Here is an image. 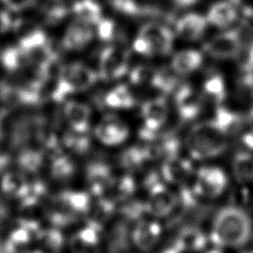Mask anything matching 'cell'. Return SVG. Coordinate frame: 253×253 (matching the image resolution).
Returning a JSON list of instances; mask_svg holds the SVG:
<instances>
[{
  "instance_id": "obj_6",
  "label": "cell",
  "mask_w": 253,
  "mask_h": 253,
  "mask_svg": "<svg viewBox=\"0 0 253 253\" xmlns=\"http://www.w3.org/2000/svg\"><path fill=\"white\" fill-rule=\"evenodd\" d=\"M142 127L139 136L143 140L152 141L159 134L169 116V106L163 97H157L145 101L140 109Z\"/></svg>"
},
{
  "instance_id": "obj_46",
  "label": "cell",
  "mask_w": 253,
  "mask_h": 253,
  "mask_svg": "<svg viewBox=\"0 0 253 253\" xmlns=\"http://www.w3.org/2000/svg\"><path fill=\"white\" fill-rule=\"evenodd\" d=\"M157 253H182V252H181L180 249L176 246V244L173 243L171 246H168V247L162 249L161 251H159V252H157Z\"/></svg>"
},
{
  "instance_id": "obj_16",
  "label": "cell",
  "mask_w": 253,
  "mask_h": 253,
  "mask_svg": "<svg viewBox=\"0 0 253 253\" xmlns=\"http://www.w3.org/2000/svg\"><path fill=\"white\" fill-rule=\"evenodd\" d=\"M86 184L89 194L95 197L104 196L114 178L111 167L104 161H93L86 167Z\"/></svg>"
},
{
  "instance_id": "obj_4",
  "label": "cell",
  "mask_w": 253,
  "mask_h": 253,
  "mask_svg": "<svg viewBox=\"0 0 253 253\" xmlns=\"http://www.w3.org/2000/svg\"><path fill=\"white\" fill-rule=\"evenodd\" d=\"M20 45L25 49L31 65L35 66L42 76H45L56 59L47 37L42 31H35L25 36Z\"/></svg>"
},
{
  "instance_id": "obj_10",
  "label": "cell",
  "mask_w": 253,
  "mask_h": 253,
  "mask_svg": "<svg viewBox=\"0 0 253 253\" xmlns=\"http://www.w3.org/2000/svg\"><path fill=\"white\" fill-rule=\"evenodd\" d=\"M137 35L147 42L152 55H166L173 48L174 35L172 31L166 25L157 21L144 24Z\"/></svg>"
},
{
  "instance_id": "obj_32",
  "label": "cell",
  "mask_w": 253,
  "mask_h": 253,
  "mask_svg": "<svg viewBox=\"0 0 253 253\" xmlns=\"http://www.w3.org/2000/svg\"><path fill=\"white\" fill-rule=\"evenodd\" d=\"M75 164L69 156L58 153L52 157L50 174L56 181L70 180L75 174Z\"/></svg>"
},
{
  "instance_id": "obj_14",
  "label": "cell",
  "mask_w": 253,
  "mask_h": 253,
  "mask_svg": "<svg viewBox=\"0 0 253 253\" xmlns=\"http://www.w3.org/2000/svg\"><path fill=\"white\" fill-rule=\"evenodd\" d=\"M94 135L104 145L117 146L127 139L129 128L119 117L108 115L95 126Z\"/></svg>"
},
{
  "instance_id": "obj_41",
  "label": "cell",
  "mask_w": 253,
  "mask_h": 253,
  "mask_svg": "<svg viewBox=\"0 0 253 253\" xmlns=\"http://www.w3.org/2000/svg\"><path fill=\"white\" fill-rule=\"evenodd\" d=\"M10 223V211L6 207L0 206V232L4 231Z\"/></svg>"
},
{
  "instance_id": "obj_15",
  "label": "cell",
  "mask_w": 253,
  "mask_h": 253,
  "mask_svg": "<svg viewBox=\"0 0 253 253\" xmlns=\"http://www.w3.org/2000/svg\"><path fill=\"white\" fill-rule=\"evenodd\" d=\"M159 173L164 182L182 186L194 175L195 171L191 161L178 154L163 160Z\"/></svg>"
},
{
  "instance_id": "obj_30",
  "label": "cell",
  "mask_w": 253,
  "mask_h": 253,
  "mask_svg": "<svg viewBox=\"0 0 253 253\" xmlns=\"http://www.w3.org/2000/svg\"><path fill=\"white\" fill-rule=\"evenodd\" d=\"M232 173L234 178L245 183L253 180V155L247 151L237 152L232 159Z\"/></svg>"
},
{
  "instance_id": "obj_40",
  "label": "cell",
  "mask_w": 253,
  "mask_h": 253,
  "mask_svg": "<svg viewBox=\"0 0 253 253\" xmlns=\"http://www.w3.org/2000/svg\"><path fill=\"white\" fill-rule=\"evenodd\" d=\"M10 10L21 11L28 8L35 0H1Z\"/></svg>"
},
{
  "instance_id": "obj_24",
  "label": "cell",
  "mask_w": 253,
  "mask_h": 253,
  "mask_svg": "<svg viewBox=\"0 0 253 253\" xmlns=\"http://www.w3.org/2000/svg\"><path fill=\"white\" fill-rule=\"evenodd\" d=\"M103 102L109 109L126 110L135 105V98L128 86L119 84L105 94Z\"/></svg>"
},
{
  "instance_id": "obj_25",
  "label": "cell",
  "mask_w": 253,
  "mask_h": 253,
  "mask_svg": "<svg viewBox=\"0 0 253 253\" xmlns=\"http://www.w3.org/2000/svg\"><path fill=\"white\" fill-rule=\"evenodd\" d=\"M217 128L226 136L237 133L243 125L240 115L230 111L225 107L218 106L215 110L214 117L211 120Z\"/></svg>"
},
{
  "instance_id": "obj_38",
  "label": "cell",
  "mask_w": 253,
  "mask_h": 253,
  "mask_svg": "<svg viewBox=\"0 0 253 253\" xmlns=\"http://www.w3.org/2000/svg\"><path fill=\"white\" fill-rule=\"evenodd\" d=\"M156 69L149 65H137L129 72V81L134 85L151 86Z\"/></svg>"
},
{
  "instance_id": "obj_12",
  "label": "cell",
  "mask_w": 253,
  "mask_h": 253,
  "mask_svg": "<svg viewBox=\"0 0 253 253\" xmlns=\"http://www.w3.org/2000/svg\"><path fill=\"white\" fill-rule=\"evenodd\" d=\"M162 226L155 219L141 218L134 223L130 230L131 244L141 252H150L159 243Z\"/></svg>"
},
{
  "instance_id": "obj_34",
  "label": "cell",
  "mask_w": 253,
  "mask_h": 253,
  "mask_svg": "<svg viewBox=\"0 0 253 253\" xmlns=\"http://www.w3.org/2000/svg\"><path fill=\"white\" fill-rule=\"evenodd\" d=\"M17 163L22 171L34 174L41 170L43 164V156L39 150L24 149L18 155Z\"/></svg>"
},
{
  "instance_id": "obj_35",
  "label": "cell",
  "mask_w": 253,
  "mask_h": 253,
  "mask_svg": "<svg viewBox=\"0 0 253 253\" xmlns=\"http://www.w3.org/2000/svg\"><path fill=\"white\" fill-rule=\"evenodd\" d=\"M51 253H58L64 245V237L58 227L42 229L37 237Z\"/></svg>"
},
{
  "instance_id": "obj_45",
  "label": "cell",
  "mask_w": 253,
  "mask_h": 253,
  "mask_svg": "<svg viewBox=\"0 0 253 253\" xmlns=\"http://www.w3.org/2000/svg\"><path fill=\"white\" fill-rule=\"evenodd\" d=\"M173 3L179 7H189L193 4H195L196 2H198L199 0H172Z\"/></svg>"
},
{
  "instance_id": "obj_28",
  "label": "cell",
  "mask_w": 253,
  "mask_h": 253,
  "mask_svg": "<svg viewBox=\"0 0 253 253\" xmlns=\"http://www.w3.org/2000/svg\"><path fill=\"white\" fill-rule=\"evenodd\" d=\"M76 18L81 19L92 26L97 24L104 18L102 8L96 0H77L72 7Z\"/></svg>"
},
{
  "instance_id": "obj_9",
  "label": "cell",
  "mask_w": 253,
  "mask_h": 253,
  "mask_svg": "<svg viewBox=\"0 0 253 253\" xmlns=\"http://www.w3.org/2000/svg\"><path fill=\"white\" fill-rule=\"evenodd\" d=\"M242 47V38L238 31L222 32L205 42L204 51L214 59H231L236 57Z\"/></svg>"
},
{
  "instance_id": "obj_33",
  "label": "cell",
  "mask_w": 253,
  "mask_h": 253,
  "mask_svg": "<svg viewBox=\"0 0 253 253\" xmlns=\"http://www.w3.org/2000/svg\"><path fill=\"white\" fill-rule=\"evenodd\" d=\"M178 74L171 67H162L156 69L151 87L162 93L174 92L178 85Z\"/></svg>"
},
{
  "instance_id": "obj_21",
  "label": "cell",
  "mask_w": 253,
  "mask_h": 253,
  "mask_svg": "<svg viewBox=\"0 0 253 253\" xmlns=\"http://www.w3.org/2000/svg\"><path fill=\"white\" fill-rule=\"evenodd\" d=\"M206 18L211 26L226 29L237 20L238 12L231 2L218 1L211 6Z\"/></svg>"
},
{
  "instance_id": "obj_11",
  "label": "cell",
  "mask_w": 253,
  "mask_h": 253,
  "mask_svg": "<svg viewBox=\"0 0 253 253\" xmlns=\"http://www.w3.org/2000/svg\"><path fill=\"white\" fill-rule=\"evenodd\" d=\"M204 96L190 84H182L174 91V103L179 117L184 122L197 119L204 108Z\"/></svg>"
},
{
  "instance_id": "obj_2",
  "label": "cell",
  "mask_w": 253,
  "mask_h": 253,
  "mask_svg": "<svg viewBox=\"0 0 253 253\" xmlns=\"http://www.w3.org/2000/svg\"><path fill=\"white\" fill-rule=\"evenodd\" d=\"M226 137L211 120L191 128L186 137V147L193 159H211L225 152L228 146Z\"/></svg>"
},
{
  "instance_id": "obj_13",
  "label": "cell",
  "mask_w": 253,
  "mask_h": 253,
  "mask_svg": "<svg viewBox=\"0 0 253 253\" xmlns=\"http://www.w3.org/2000/svg\"><path fill=\"white\" fill-rule=\"evenodd\" d=\"M102 225L89 220L69 239L71 253H102Z\"/></svg>"
},
{
  "instance_id": "obj_29",
  "label": "cell",
  "mask_w": 253,
  "mask_h": 253,
  "mask_svg": "<svg viewBox=\"0 0 253 253\" xmlns=\"http://www.w3.org/2000/svg\"><path fill=\"white\" fill-rule=\"evenodd\" d=\"M203 96L205 99L219 105L226 97L223 77L217 73L208 76L203 84Z\"/></svg>"
},
{
  "instance_id": "obj_22",
  "label": "cell",
  "mask_w": 253,
  "mask_h": 253,
  "mask_svg": "<svg viewBox=\"0 0 253 253\" xmlns=\"http://www.w3.org/2000/svg\"><path fill=\"white\" fill-rule=\"evenodd\" d=\"M203 59L202 52L197 49H182L173 55L170 67L178 75H188L202 65Z\"/></svg>"
},
{
  "instance_id": "obj_18",
  "label": "cell",
  "mask_w": 253,
  "mask_h": 253,
  "mask_svg": "<svg viewBox=\"0 0 253 253\" xmlns=\"http://www.w3.org/2000/svg\"><path fill=\"white\" fill-rule=\"evenodd\" d=\"M208 24L206 17L198 13H188L177 20L175 32L182 40L195 42L204 36Z\"/></svg>"
},
{
  "instance_id": "obj_47",
  "label": "cell",
  "mask_w": 253,
  "mask_h": 253,
  "mask_svg": "<svg viewBox=\"0 0 253 253\" xmlns=\"http://www.w3.org/2000/svg\"><path fill=\"white\" fill-rule=\"evenodd\" d=\"M206 253H223L219 247H214L212 249L208 250Z\"/></svg>"
},
{
  "instance_id": "obj_42",
  "label": "cell",
  "mask_w": 253,
  "mask_h": 253,
  "mask_svg": "<svg viewBox=\"0 0 253 253\" xmlns=\"http://www.w3.org/2000/svg\"><path fill=\"white\" fill-rule=\"evenodd\" d=\"M11 26V18L6 12L0 11V34L7 32Z\"/></svg>"
},
{
  "instance_id": "obj_19",
  "label": "cell",
  "mask_w": 253,
  "mask_h": 253,
  "mask_svg": "<svg viewBox=\"0 0 253 253\" xmlns=\"http://www.w3.org/2000/svg\"><path fill=\"white\" fill-rule=\"evenodd\" d=\"M63 113L71 130L88 132L92 114L87 104L79 101H68L64 105Z\"/></svg>"
},
{
  "instance_id": "obj_37",
  "label": "cell",
  "mask_w": 253,
  "mask_h": 253,
  "mask_svg": "<svg viewBox=\"0 0 253 253\" xmlns=\"http://www.w3.org/2000/svg\"><path fill=\"white\" fill-rule=\"evenodd\" d=\"M45 193L46 187L42 181L37 180L34 182H29L24 195L20 198L21 204L24 208L34 207L39 204V202L45 195Z\"/></svg>"
},
{
  "instance_id": "obj_36",
  "label": "cell",
  "mask_w": 253,
  "mask_h": 253,
  "mask_svg": "<svg viewBox=\"0 0 253 253\" xmlns=\"http://www.w3.org/2000/svg\"><path fill=\"white\" fill-rule=\"evenodd\" d=\"M64 144L74 153L83 154L91 147V138L87 132H76L70 129L64 136Z\"/></svg>"
},
{
  "instance_id": "obj_1",
  "label": "cell",
  "mask_w": 253,
  "mask_h": 253,
  "mask_svg": "<svg viewBox=\"0 0 253 253\" xmlns=\"http://www.w3.org/2000/svg\"><path fill=\"white\" fill-rule=\"evenodd\" d=\"M253 223L249 214L239 206L230 205L220 209L213 217L211 240L216 247L238 248L252 236Z\"/></svg>"
},
{
  "instance_id": "obj_49",
  "label": "cell",
  "mask_w": 253,
  "mask_h": 253,
  "mask_svg": "<svg viewBox=\"0 0 253 253\" xmlns=\"http://www.w3.org/2000/svg\"><path fill=\"white\" fill-rule=\"evenodd\" d=\"M1 137H2V126L0 124V139H1Z\"/></svg>"
},
{
  "instance_id": "obj_26",
  "label": "cell",
  "mask_w": 253,
  "mask_h": 253,
  "mask_svg": "<svg viewBox=\"0 0 253 253\" xmlns=\"http://www.w3.org/2000/svg\"><path fill=\"white\" fill-rule=\"evenodd\" d=\"M151 160L146 146H130L120 154V164L127 172L137 171Z\"/></svg>"
},
{
  "instance_id": "obj_44",
  "label": "cell",
  "mask_w": 253,
  "mask_h": 253,
  "mask_svg": "<svg viewBox=\"0 0 253 253\" xmlns=\"http://www.w3.org/2000/svg\"><path fill=\"white\" fill-rule=\"evenodd\" d=\"M10 157L8 155L0 154V174H3L5 171H7V167L10 164Z\"/></svg>"
},
{
  "instance_id": "obj_39",
  "label": "cell",
  "mask_w": 253,
  "mask_h": 253,
  "mask_svg": "<svg viewBox=\"0 0 253 253\" xmlns=\"http://www.w3.org/2000/svg\"><path fill=\"white\" fill-rule=\"evenodd\" d=\"M98 37L104 42H112L117 36V27L113 20L103 18L96 26Z\"/></svg>"
},
{
  "instance_id": "obj_43",
  "label": "cell",
  "mask_w": 253,
  "mask_h": 253,
  "mask_svg": "<svg viewBox=\"0 0 253 253\" xmlns=\"http://www.w3.org/2000/svg\"><path fill=\"white\" fill-rule=\"evenodd\" d=\"M242 142L248 149L253 150V128L242 135Z\"/></svg>"
},
{
  "instance_id": "obj_48",
  "label": "cell",
  "mask_w": 253,
  "mask_h": 253,
  "mask_svg": "<svg viewBox=\"0 0 253 253\" xmlns=\"http://www.w3.org/2000/svg\"><path fill=\"white\" fill-rule=\"evenodd\" d=\"M26 253H43V252L41 250H34V251H28Z\"/></svg>"
},
{
  "instance_id": "obj_7",
  "label": "cell",
  "mask_w": 253,
  "mask_h": 253,
  "mask_svg": "<svg viewBox=\"0 0 253 253\" xmlns=\"http://www.w3.org/2000/svg\"><path fill=\"white\" fill-rule=\"evenodd\" d=\"M129 51L122 44H108L99 55L98 76L110 82L123 77L128 70Z\"/></svg>"
},
{
  "instance_id": "obj_5",
  "label": "cell",
  "mask_w": 253,
  "mask_h": 253,
  "mask_svg": "<svg viewBox=\"0 0 253 253\" xmlns=\"http://www.w3.org/2000/svg\"><path fill=\"white\" fill-rule=\"evenodd\" d=\"M228 186V177L219 167L206 165L194 173L192 189L203 200H213L221 196Z\"/></svg>"
},
{
  "instance_id": "obj_8",
  "label": "cell",
  "mask_w": 253,
  "mask_h": 253,
  "mask_svg": "<svg viewBox=\"0 0 253 253\" xmlns=\"http://www.w3.org/2000/svg\"><path fill=\"white\" fill-rule=\"evenodd\" d=\"M147 199L144 202L147 213L157 218L170 216L178 203L177 194L163 183L158 182L147 188Z\"/></svg>"
},
{
  "instance_id": "obj_3",
  "label": "cell",
  "mask_w": 253,
  "mask_h": 253,
  "mask_svg": "<svg viewBox=\"0 0 253 253\" xmlns=\"http://www.w3.org/2000/svg\"><path fill=\"white\" fill-rule=\"evenodd\" d=\"M98 78V73L89 66L81 62L68 63L58 73L52 99L62 101L73 93L86 91L96 83Z\"/></svg>"
},
{
  "instance_id": "obj_50",
  "label": "cell",
  "mask_w": 253,
  "mask_h": 253,
  "mask_svg": "<svg viewBox=\"0 0 253 253\" xmlns=\"http://www.w3.org/2000/svg\"><path fill=\"white\" fill-rule=\"evenodd\" d=\"M242 253H253V250H247V251H243Z\"/></svg>"
},
{
  "instance_id": "obj_23",
  "label": "cell",
  "mask_w": 253,
  "mask_h": 253,
  "mask_svg": "<svg viewBox=\"0 0 253 253\" xmlns=\"http://www.w3.org/2000/svg\"><path fill=\"white\" fill-rule=\"evenodd\" d=\"M136 190L135 180L128 174L113 178L107 193L104 195L116 204H123L129 200Z\"/></svg>"
},
{
  "instance_id": "obj_31",
  "label": "cell",
  "mask_w": 253,
  "mask_h": 253,
  "mask_svg": "<svg viewBox=\"0 0 253 253\" xmlns=\"http://www.w3.org/2000/svg\"><path fill=\"white\" fill-rule=\"evenodd\" d=\"M1 62L9 70H20L31 65L25 49L19 44L6 48L1 55Z\"/></svg>"
},
{
  "instance_id": "obj_27",
  "label": "cell",
  "mask_w": 253,
  "mask_h": 253,
  "mask_svg": "<svg viewBox=\"0 0 253 253\" xmlns=\"http://www.w3.org/2000/svg\"><path fill=\"white\" fill-rule=\"evenodd\" d=\"M29 182L25 175L19 171H5L0 180V189L2 193L10 198L20 199L27 187Z\"/></svg>"
},
{
  "instance_id": "obj_17",
  "label": "cell",
  "mask_w": 253,
  "mask_h": 253,
  "mask_svg": "<svg viewBox=\"0 0 253 253\" xmlns=\"http://www.w3.org/2000/svg\"><path fill=\"white\" fill-rule=\"evenodd\" d=\"M94 26L75 18L67 27L63 38L62 45L67 50H81L85 48L94 38Z\"/></svg>"
},
{
  "instance_id": "obj_20",
  "label": "cell",
  "mask_w": 253,
  "mask_h": 253,
  "mask_svg": "<svg viewBox=\"0 0 253 253\" xmlns=\"http://www.w3.org/2000/svg\"><path fill=\"white\" fill-rule=\"evenodd\" d=\"M209 237L195 224L184 225L179 231L175 244L181 252L196 253L204 250L208 244Z\"/></svg>"
}]
</instances>
